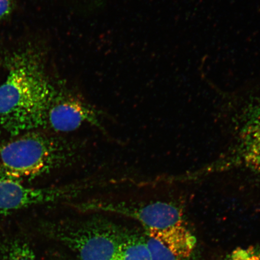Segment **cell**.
Returning a JSON list of instances; mask_svg holds the SVG:
<instances>
[{"label":"cell","instance_id":"cell-1","mask_svg":"<svg viewBox=\"0 0 260 260\" xmlns=\"http://www.w3.org/2000/svg\"><path fill=\"white\" fill-rule=\"evenodd\" d=\"M8 74L0 85V129L12 135L45 128L54 92L34 54L20 51L10 57Z\"/></svg>","mask_w":260,"mask_h":260},{"label":"cell","instance_id":"cell-2","mask_svg":"<svg viewBox=\"0 0 260 260\" xmlns=\"http://www.w3.org/2000/svg\"><path fill=\"white\" fill-rule=\"evenodd\" d=\"M0 145V179L30 180L73 164L79 154L77 142L56 134L25 132Z\"/></svg>","mask_w":260,"mask_h":260},{"label":"cell","instance_id":"cell-3","mask_svg":"<svg viewBox=\"0 0 260 260\" xmlns=\"http://www.w3.org/2000/svg\"><path fill=\"white\" fill-rule=\"evenodd\" d=\"M132 232L98 216L63 222L54 229V236L80 260H113Z\"/></svg>","mask_w":260,"mask_h":260},{"label":"cell","instance_id":"cell-4","mask_svg":"<svg viewBox=\"0 0 260 260\" xmlns=\"http://www.w3.org/2000/svg\"><path fill=\"white\" fill-rule=\"evenodd\" d=\"M230 155L224 164L226 167H241L260 173V100L239 115Z\"/></svg>","mask_w":260,"mask_h":260},{"label":"cell","instance_id":"cell-5","mask_svg":"<svg viewBox=\"0 0 260 260\" xmlns=\"http://www.w3.org/2000/svg\"><path fill=\"white\" fill-rule=\"evenodd\" d=\"M82 186L55 188H32L19 182L0 179V214L35 205L55 202L76 196Z\"/></svg>","mask_w":260,"mask_h":260},{"label":"cell","instance_id":"cell-6","mask_svg":"<svg viewBox=\"0 0 260 260\" xmlns=\"http://www.w3.org/2000/svg\"><path fill=\"white\" fill-rule=\"evenodd\" d=\"M86 125L103 128L95 110L74 97L54 92L47 110L45 128L58 135Z\"/></svg>","mask_w":260,"mask_h":260},{"label":"cell","instance_id":"cell-7","mask_svg":"<svg viewBox=\"0 0 260 260\" xmlns=\"http://www.w3.org/2000/svg\"><path fill=\"white\" fill-rule=\"evenodd\" d=\"M152 260H194L196 237L183 225L164 231H145Z\"/></svg>","mask_w":260,"mask_h":260},{"label":"cell","instance_id":"cell-8","mask_svg":"<svg viewBox=\"0 0 260 260\" xmlns=\"http://www.w3.org/2000/svg\"><path fill=\"white\" fill-rule=\"evenodd\" d=\"M113 260H152L145 236L132 232Z\"/></svg>","mask_w":260,"mask_h":260},{"label":"cell","instance_id":"cell-9","mask_svg":"<svg viewBox=\"0 0 260 260\" xmlns=\"http://www.w3.org/2000/svg\"><path fill=\"white\" fill-rule=\"evenodd\" d=\"M1 250L2 260H37L30 246L18 240L6 241Z\"/></svg>","mask_w":260,"mask_h":260},{"label":"cell","instance_id":"cell-10","mask_svg":"<svg viewBox=\"0 0 260 260\" xmlns=\"http://www.w3.org/2000/svg\"><path fill=\"white\" fill-rule=\"evenodd\" d=\"M222 260H260V243L245 248H237Z\"/></svg>","mask_w":260,"mask_h":260},{"label":"cell","instance_id":"cell-11","mask_svg":"<svg viewBox=\"0 0 260 260\" xmlns=\"http://www.w3.org/2000/svg\"><path fill=\"white\" fill-rule=\"evenodd\" d=\"M14 5L15 0H0V21L12 14Z\"/></svg>","mask_w":260,"mask_h":260}]
</instances>
